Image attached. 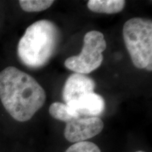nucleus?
I'll use <instances>...</instances> for the list:
<instances>
[{
  "label": "nucleus",
  "instance_id": "nucleus-1",
  "mask_svg": "<svg viewBox=\"0 0 152 152\" xmlns=\"http://www.w3.org/2000/svg\"><path fill=\"white\" fill-rule=\"evenodd\" d=\"M46 99L43 87L31 75L14 66L0 72V99L16 121L26 122L31 119Z\"/></svg>",
  "mask_w": 152,
  "mask_h": 152
},
{
  "label": "nucleus",
  "instance_id": "nucleus-2",
  "mask_svg": "<svg viewBox=\"0 0 152 152\" xmlns=\"http://www.w3.org/2000/svg\"><path fill=\"white\" fill-rule=\"evenodd\" d=\"M60 41V30L49 20H39L28 27L18 42V56L25 66L39 68L48 63Z\"/></svg>",
  "mask_w": 152,
  "mask_h": 152
},
{
  "label": "nucleus",
  "instance_id": "nucleus-3",
  "mask_svg": "<svg viewBox=\"0 0 152 152\" xmlns=\"http://www.w3.org/2000/svg\"><path fill=\"white\" fill-rule=\"evenodd\" d=\"M123 35L134 66L139 69L152 70V21L133 18L125 23Z\"/></svg>",
  "mask_w": 152,
  "mask_h": 152
},
{
  "label": "nucleus",
  "instance_id": "nucleus-4",
  "mask_svg": "<svg viewBox=\"0 0 152 152\" xmlns=\"http://www.w3.org/2000/svg\"><path fill=\"white\" fill-rule=\"evenodd\" d=\"M106 48L104 35L97 30H91L85 34L80 54L68 57L64 62L65 67L76 73L88 74L102 65L103 52Z\"/></svg>",
  "mask_w": 152,
  "mask_h": 152
},
{
  "label": "nucleus",
  "instance_id": "nucleus-5",
  "mask_svg": "<svg viewBox=\"0 0 152 152\" xmlns=\"http://www.w3.org/2000/svg\"><path fill=\"white\" fill-rule=\"evenodd\" d=\"M104 126L99 117H79L66 123L64 137L72 143L85 142L99 134Z\"/></svg>",
  "mask_w": 152,
  "mask_h": 152
},
{
  "label": "nucleus",
  "instance_id": "nucleus-6",
  "mask_svg": "<svg viewBox=\"0 0 152 152\" xmlns=\"http://www.w3.org/2000/svg\"><path fill=\"white\" fill-rule=\"evenodd\" d=\"M66 104L78 117H98L105 109L104 98L94 92L83 95Z\"/></svg>",
  "mask_w": 152,
  "mask_h": 152
},
{
  "label": "nucleus",
  "instance_id": "nucleus-7",
  "mask_svg": "<svg viewBox=\"0 0 152 152\" xmlns=\"http://www.w3.org/2000/svg\"><path fill=\"white\" fill-rule=\"evenodd\" d=\"M95 83L91 77L80 73H73L66 80L63 89L65 104L77 100L83 95L94 92Z\"/></svg>",
  "mask_w": 152,
  "mask_h": 152
},
{
  "label": "nucleus",
  "instance_id": "nucleus-8",
  "mask_svg": "<svg viewBox=\"0 0 152 152\" xmlns=\"http://www.w3.org/2000/svg\"><path fill=\"white\" fill-rule=\"evenodd\" d=\"M124 0H89L87 7L90 11L99 14H117L125 7Z\"/></svg>",
  "mask_w": 152,
  "mask_h": 152
},
{
  "label": "nucleus",
  "instance_id": "nucleus-9",
  "mask_svg": "<svg viewBox=\"0 0 152 152\" xmlns=\"http://www.w3.org/2000/svg\"><path fill=\"white\" fill-rule=\"evenodd\" d=\"M49 113L54 118L66 123L74 118H79L66 104L54 102L49 106Z\"/></svg>",
  "mask_w": 152,
  "mask_h": 152
},
{
  "label": "nucleus",
  "instance_id": "nucleus-10",
  "mask_svg": "<svg viewBox=\"0 0 152 152\" xmlns=\"http://www.w3.org/2000/svg\"><path fill=\"white\" fill-rule=\"evenodd\" d=\"M54 2L53 0H20L19 4L26 12H39L49 9Z\"/></svg>",
  "mask_w": 152,
  "mask_h": 152
},
{
  "label": "nucleus",
  "instance_id": "nucleus-11",
  "mask_svg": "<svg viewBox=\"0 0 152 152\" xmlns=\"http://www.w3.org/2000/svg\"><path fill=\"white\" fill-rule=\"evenodd\" d=\"M65 152H101V150L93 142L85 141L73 144Z\"/></svg>",
  "mask_w": 152,
  "mask_h": 152
},
{
  "label": "nucleus",
  "instance_id": "nucleus-12",
  "mask_svg": "<svg viewBox=\"0 0 152 152\" xmlns=\"http://www.w3.org/2000/svg\"><path fill=\"white\" fill-rule=\"evenodd\" d=\"M135 152H145V151H137Z\"/></svg>",
  "mask_w": 152,
  "mask_h": 152
}]
</instances>
